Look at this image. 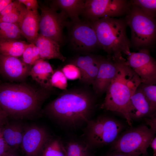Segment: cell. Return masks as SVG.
I'll return each instance as SVG.
<instances>
[{
  "label": "cell",
  "mask_w": 156,
  "mask_h": 156,
  "mask_svg": "<svg viewBox=\"0 0 156 156\" xmlns=\"http://www.w3.org/2000/svg\"><path fill=\"white\" fill-rule=\"evenodd\" d=\"M40 19V15L38 10H27L18 25L22 35L30 43L34 44L38 36Z\"/></svg>",
  "instance_id": "obj_17"
},
{
  "label": "cell",
  "mask_w": 156,
  "mask_h": 156,
  "mask_svg": "<svg viewBox=\"0 0 156 156\" xmlns=\"http://www.w3.org/2000/svg\"><path fill=\"white\" fill-rule=\"evenodd\" d=\"M85 0H57L54 1L55 8H59L71 20L79 19L84 6Z\"/></svg>",
  "instance_id": "obj_22"
},
{
  "label": "cell",
  "mask_w": 156,
  "mask_h": 156,
  "mask_svg": "<svg viewBox=\"0 0 156 156\" xmlns=\"http://www.w3.org/2000/svg\"><path fill=\"white\" fill-rule=\"evenodd\" d=\"M66 27L70 44L75 49L90 51L101 47L92 21L80 18L71 20Z\"/></svg>",
  "instance_id": "obj_9"
},
{
  "label": "cell",
  "mask_w": 156,
  "mask_h": 156,
  "mask_svg": "<svg viewBox=\"0 0 156 156\" xmlns=\"http://www.w3.org/2000/svg\"><path fill=\"white\" fill-rule=\"evenodd\" d=\"M21 4L18 0L12 1L0 12V17L11 12L18 7Z\"/></svg>",
  "instance_id": "obj_32"
},
{
  "label": "cell",
  "mask_w": 156,
  "mask_h": 156,
  "mask_svg": "<svg viewBox=\"0 0 156 156\" xmlns=\"http://www.w3.org/2000/svg\"><path fill=\"white\" fill-rule=\"evenodd\" d=\"M22 35L18 25L0 22V40H17Z\"/></svg>",
  "instance_id": "obj_25"
},
{
  "label": "cell",
  "mask_w": 156,
  "mask_h": 156,
  "mask_svg": "<svg viewBox=\"0 0 156 156\" xmlns=\"http://www.w3.org/2000/svg\"><path fill=\"white\" fill-rule=\"evenodd\" d=\"M151 118L146 120V122L150 128L156 130L155 113H154L151 116Z\"/></svg>",
  "instance_id": "obj_36"
},
{
  "label": "cell",
  "mask_w": 156,
  "mask_h": 156,
  "mask_svg": "<svg viewBox=\"0 0 156 156\" xmlns=\"http://www.w3.org/2000/svg\"><path fill=\"white\" fill-rule=\"evenodd\" d=\"M12 0H0V12Z\"/></svg>",
  "instance_id": "obj_38"
},
{
  "label": "cell",
  "mask_w": 156,
  "mask_h": 156,
  "mask_svg": "<svg viewBox=\"0 0 156 156\" xmlns=\"http://www.w3.org/2000/svg\"><path fill=\"white\" fill-rule=\"evenodd\" d=\"M66 156H94L91 149L81 138L72 136L63 141Z\"/></svg>",
  "instance_id": "obj_21"
},
{
  "label": "cell",
  "mask_w": 156,
  "mask_h": 156,
  "mask_svg": "<svg viewBox=\"0 0 156 156\" xmlns=\"http://www.w3.org/2000/svg\"><path fill=\"white\" fill-rule=\"evenodd\" d=\"M100 56L92 54L77 57L71 62L76 66L81 73L80 80L87 85L92 84L96 76L100 64Z\"/></svg>",
  "instance_id": "obj_15"
},
{
  "label": "cell",
  "mask_w": 156,
  "mask_h": 156,
  "mask_svg": "<svg viewBox=\"0 0 156 156\" xmlns=\"http://www.w3.org/2000/svg\"><path fill=\"white\" fill-rule=\"evenodd\" d=\"M61 71L67 79L74 80L80 79L81 74L80 71L76 66L72 64H70L64 66Z\"/></svg>",
  "instance_id": "obj_31"
},
{
  "label": "cell",
  "mask_w": 156,
  "mask_h": 156,
  "mask_svg": "<svg viewBox=\"0 0 156 156\" xmlns=\"http://www.w3.org/2000/svg\"><path fill=\"white\" fill-rule=\"evenodd\" d=\"M125 19L131 30V48L138 51L152 48L156 40L155 18L148 16L138 6L131 4Z\"/></svg>",
  "instance_id": "obj_5"
},
{
  "label": "cell",
  "mask_w": 156,
  "mask_h": 156,
  "mask_svg": "<svg viewBox=\"0 0 156 156\" xmlns=\"http://www.w3.org/2000/svg\"><path fill=\"white\" fill-rule=\"evenodd\" d=\"M8 116L0 107V126H3L7 124Z\"/></svg>",
  "instance_id": "obj_35"
},
{
  "label": "cell",
  "mask_w": 156,
  "mask_h": 156,
  "mask_svg": "<svg viewBox=\"0 0 156 156\" xmlns=\"http://www.w3.org/2000/svg\"><path fill=\"white\" fill-rule=\"evenodd\" d=\"M131 5L130 0H86L81 14L90 21L105 17L125 16Z\"/></svg>",
  "instance_id": "obj_8"
},
{
  "label": "cell",
  "mask_w": 156,
  "mask_h": 156,
  "mask_svg": "<svg viewBox=\"0 0 156 156\" xmlns=\"http://www.w3.org/2000/svg\"><path fill=\"white\" fill-rule=\"evenodd\" d=\"M4 126H0V137H2V133Z\"/></svg>",
  "instance_id": "obj_41"
},
{
  "label": "cell",
  "mask_w": 156,
  "mask_h": 156,
  "mask_svg": "<svg viewBox=\"0 0 156 156\" xmlns=\"http://www.w3.org/2000/svg\"><path fill=\"white\" fill-rule=\"evenodd\" d=\"M21 125L8 123L4 126L2 137L11 148L16 149L22 142L24 130Z\"/></svg>",
  "instance_id": "obj_20"
},
{
  "label": "cell",
  "mask_w": 156,
  "mask_h": 156,
  "mask_svg": "<svg viewBox=\"0 0 156 156\" xmlns=\"http://www.w3.org/2000/svg\"><path fill=\"white\" fill-rule=\"evenodd\" d=\"M126 63L142 82H156V62L151 55L150 50L142 49L136 52H131L127 55Z\"/></svg>",
  "instance_id": "obj_11"
},
{
  "label": "cell",
  "mask_w": 156,
  "mask_h": 156,
  "mask_svg": "<svg viewBox=\"0 0 156 156\" xmlns=\"http://www.w3.org/2000/svg\"><path fill=\"white\" fill-rule=\"evenodd\" d=\"M52 87H54L66 90L67 87V79L62 71L60 70L54 71L50 80Z\"/></svg>",
  "instance_id": "obj_30"
},
{
  "label": "cell",
  "mask_w": 156,
  "mask_h": 156,
  "mask_svg": "<svg viewBox=\"0 0 156 156\" xmlns=\"http://www.w3.org/2000/svg\"><path fill=\"white\" fill-rule=\"evenodd\" d=\"M29 44L17 40H0V53L2 55L18 57L22 55Z\"/></svg>",
  "instance_id": "obj_23"
},
{
  "label": "cell",
  "mask_w": 156,
  "mask_h": 156,
  "mask_svg": "<svg viewBox=\"0 0 156 156\" xmlns=\"http://www.w3.org/2000/svg\"><path fill=\"white\" fill-rule=\"evenodd\" d=\"M39 156H66L63 141L60 138H50Z\"/></svg>",
  "instance_id": "obj_24"
},
{
  "label": "cell",
  "mask_w": 156,
  "mask_h": 156,
  "mask_svg": "<svg viewBox=\"0 0 156 156\" xmlns=\"http://www.w3.org/2000/svg\"><path fill=\"white\" fill-rule=\"evenodd\" d=\"M30 69L28 65L17 57L0 54V72L12 80H21L29 75Z\"/></svg>",
  "instance_id": "obj_14"
},
{
  "label": "cell",
  "mask_w": 156,
  "mask_h": 156,
  "mask_svg": "<svg viewBox=\"0 0 156 156\" xmlns=\"http://www.w3.org/2000/svg\"><path fill=\"white\" fill-rule=\"evenodd\" d=\"M39 30L40 34L55 40L59 44L64 40L63 30L68 21L62 11L59 13L53 7L42 5L40 8Z\"/></svg>",
  "instance_id": "obj_10"
},
{
  "label": "cell",
  "mask_w": 156,
  "mask_h": 156,
  "mask_svg": "<svg viewBox=\"0 0 156 156\" xmlns=\"http://www.w3.org/2000/svg\"><path fill=\"white\" fill-rule=\"evenodd\" d=\"M139 86L148 102L152 113L154 112L156 108V82H142Z\"/></svg>",
  "instance_id": "obj_26"
},
{
  "label": "cell",
  "mask_w": 156,
  "mask_h": 156,
  "mask_svg": "<svg viewBox=\"0 0 156 156\" xmlns=\"http://www.w3.org/2000/svg\"><path fill=\"white\" fill-rule=\"evenodd\" d=\"M64 92L49 103L43 113L62 128L75 130L91 119L95 98L90 93L81 90Z\"/></svg>",
  "instance_id": "obj_1"
},
{
  "label": "cell",
  "mask_w": 156,
  "mask_h": 156,
  "mask_svg": "<svg viewBox=\"0 0 156 156\" xmlns=\"http://www.w3.org/2000/svg\"><path fill=\"white\" fill-rule=\"evenodd\" d=\"M122 125L112 118L99 116L88 121L82 138L91 148L113 143L118 138Z\"/></svg>",
  "instance_id": "obj_6"
},
{
  "label": "cell",
  "mask_w": 156,
  "mask_h": 156,
  "mask_svg": "<svg viewBox=\"0 0 156 156\" xmlns=\"http://www.w3.org/2000/svg\"><path fill=\"white\" fill-rule=\"evenodd\" d=\"M34 44L38 49L40 59H57L63 62L66 59L60 51V44L55 40L39 34Z\"/></svg>",
  "instance_id": "obj_16"
},
{
  "label": "cell",
  "mask_w": 156,
  "mask_h": 156,
  "mask_svg": "<svg viewBox=\"0 0 156 156\" xmlns=\"http://www.w3.org/2000/svg\"><path fill=\"white\" fill-rule=\"evenodd\" d=\"M101 48L107 57L114 60L124 59L123 53H131L130 41L126 31L125 18L105 17L92 21Z\"/></svg>",
  "instance_id": "obj_4"
},
{
  "label": "cell",
  "mask_w": 156,
  "mask_h": 156,
  "mask_svg": "<svg viewBox=\"0 0 156 156\" xmlns=\"http://www.w3.org/2000/svg\"><path fill=\"white\" fill-rule=\"evenodd\" d=\"M117 71L116 63L112 59L100 56L98 72L92 84L94 92L98 94L105 92Z\"/></svg>",
  "instance_id": "obj_13"
},
{
  "label": "cell",
  "mask_w": 156,
  "mask_h": 156,
  "mask_svg": "<svg viewBox=\"0 0 156 156\" xmlns=\"http://www.w3.org/2000/svg\"><path fill=\"white\" fill-rule=\"evenodd\" d=\"M129 114L131 119L153 114L148 102L139 86L130 98Z\"/></svg>",
  "instance_id": "obj_19"
},
{
  "label": "cell",
  "mask_w": 156,
  "mask_h": 156,
  "mask_svg": "<svg viewBox=\"0 0 156 156\" xmlns=\"http://www.w3.org/2000/svg\"><path fill=\"white\" fill-rule=\"evenodd\" d=\"M3 156H18L16 150L11 148Z\"/></svg>",
  "instance_id": "obj_40"
},
{
  "label": "cell",
  "mask_w": 156,
  "mask_h": 156,
  "mask_svg": "<svg viewBox=\"0 0 156 156\" xmlns=\"http://www.w3.org/2000/svg\"><path fill=\"white\" fill-rule=\"evenodd\" d=\"M106 156H146V155L138 156L128 153L113 151L109 153Z\"/></svg>",
  "instance_id": "obj_37"
},
{
  "label": "cell",
  "mask_w": 156,
  "mask_h": 156,
  "mask_svg": "<svg viewBox=\"0 0 156 156\" xmlns=\"http://www.w3.org/2000/svg\"><path fill=\"white\" fill-rule=\"evenodd\" d=\"M51 136L45 128L33 125L24 130L21 146L26 156H39Z\"/></svg>",
  "instance_id": "obj_12"
},
{
  "label": "cell",
  "mask_w": 156,
  "mask_h": 156,
  "mask_svg": "<svg viewBox=\"0 0 156 156\" xmlns=\"http://www.w3.org/2000/svg\"><path fill=\"white\" fill-rule=\"evenodd\" d=\"M54 71L50 64L44 60L40 59L33 65L29 75L40 86L51 90L50 80Z\"/></svg>",
  "instance_id": "obj_18"
},
{
  "label": "cell",
  "mask_w": 156,
  "mask_h": 156,
  "mask_svg": "<svg viewBox=\"0 0 156 156\" xmlns=\"http://www.w3.org/2000/svg\"><path fill=\"white\" fill-rule=\"evenodd\" d=\"M156 130L145 125L132 129L122 134L113 143V151L146 155Z\"/></svg>",
  "instance_id": "obj_7"
},
{
  "label": "cell",
  "mask_w": 156,
  "mask_h": 156,
  "mask_svg": "<svg viewBox=\"0 0 156 156\" xmlns=\"http://www.w3.org/2000/svg\"><path fill=\"white\" fill-rule=\"evenodd\" d=\"M50 90L23 83L3 84L0 86V107L15 119L38 117L43 113L42 105Z\"/></svg>",
  "instance_id": "obj_2"
},
{
  "label": "cell",
  "mask_w": 156,
  "mask_h": 156,
  "mask_svg": "<svg viewBox=\"0 0 156 156\" xmlns=\"http://www.w3.org/2000/svg\"><path fill=\"white\" fill-rule=\"evenodd\" d=\"M11 148L2 137H0V156H3Z\"/></svg>",
  "instance_id": "obj_34"
},
{
  "label": "cell",
  "mask_w": 156,
  "mask_h": 156,
  "mask_svg": "<svg viewBox=\"0 0 156 156\" xmlns=\"http://www.w3.org/2000/svg\"><path fill=\"white\" fill-rule=\"evenodd\" d=\"M131 4L137 6L148 16L155 18L156 16V0H131Z\"/></svg>",
  "instance_id": "obj_28"
},
{
  "label": "cell",
  "mask_w": 156,
  "mask_h": 156,
  "mask_svg": "<svg viewBox=\"0 0 156 156\" xmlns=\"http://www.w3.org/2000/svg\"><path fill=\"white\" fill-rule=\"evenodd\" d=\"M126 60H114L117 71L105 92L101 108L119 112L131 126V119L129 114L130 99L142 82L139 76L126 63Z\"/></svg>",
  "instance_id": "obj_3"
},
{
  "label": "cell",
  "mask_w": 156,
  "mask_h": 156,
  "mask_svg": "<svg viewBox=\"0 0 156 156\" xmlns=\"http://www.w3.org/2000/svg\"><path fill=\"white\" fill-rule=\"evenodd\" d=\"M27 10L23 4L10 13L0 17V22L19 25L26 14Z\"/></svg>",
  "instance_id": "obj_27"
},
{
  "label": "cell",
  "mask_w": 156,
  "mask_h": 156,
  "mask_svg": "<svg viewBox=\"0 0 156 156\" xmlns=\"http://www.w3.org/2000/svg\"><path fill=\"white\" fill-rule=\"evenodd\" d=\"M150 145L153 150V156H156V138L154 137L151 141Z\"/></svg>",
  "instance_id": "obj_39"
},
{
  "label": "cell",
  "mask_w": 156,
  "mask_h": 156,
  "mask_svg": "<svg viewBox=\"0 0 156 156\" xmlns=\"http://www.w3.org/2000/svg\"><path fill=\"white\" fill-rule=\"evenodd\" d=\"M23 62L27 65H33L40 59L38 49L33 43L29 44L22 55Z\"/></svg>",
  "instance_id": "obj_29"
},
{
  "label": "cell",
  "mask_w": 156,
  "mask_h": 156,
  "mask_svg": "<svg viewBox=\"0 0 156 156\" xmlns=\"http://www.w3.org/2000/svg\"><path fill=\"white\" fill-rule=\"evenodd\" d=\"M24 5L27 10L37 11L38 6V1L36 0H18Z\"/></svg>",
  "instance_id": "obj_33"
}]
</instances>
